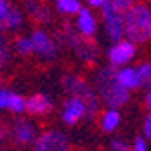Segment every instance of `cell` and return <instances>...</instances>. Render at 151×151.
Here are the masks:
<instances>
[{
    "label": "cell",
    "mask_w": 151,
    "mask_h": 151,
    "mask_svg": "<svg viewBox=\"0 0 151 151\" xmlns=\"http://www.w3.org/2000/svg\"><path fill=\"white\" fill-rule=\"evenodd\" d=\"M142 135H144L147 140H151V113L146 115L144 122H142Z\"/></svg>",
    "instance_id": "d4e9b609"
},
{
    "label": "cell",
    "mask_w": 151,
    "mask_h": 151,
    "mask_svg": "<svg viewBox=\"0 0 151 151\" xmlns=\"http://www.w3.org/2000/svg\"><path fill=\"white\" fill-rule=\"evenodd\" d=\"M115 75H116L118 84H120L124 89H127L129 93L142 88V80H140V77H138L137 68H133V66L118 68V69H115Z\"/></svg>",
    "instance_id": "5bb4252c"
},
{
    "label": "cell",
    "mask_w": 151,
    "mask_h": 151,
    "mask_svg": "<svg viewBox=\"0 0 151 151\" xmlns=\"http://www.w3.org/2000/svg\"><path fill=\"white\" fill-rule=\"evenodd\" d=\"M73 18H75L73 26H75V29H77L82 37L95 38L96 31H99V18H96V15H95V11L91 7H88V6L82 7Z\"/></svg>",
    "instance_id": "8fae6325"
},
{
    "label": "cell",
    "mask_w": 151,
    "mask_h": 151,
    "mask_svg": "<svg viewBox=\"0 0 151 151\" xmlns=\"http://www.w3.org/2000/svg\"><path fill=\"white\" fill-rule=\"evenodd\" d=\"M126 38L135 42L137 46L151 40V4L135 2L124 13Z\"/></svg>",
    "instance_id": "7a4b0ae2"
},
{
    "label": "cell",
    "mask_w": 151,
    "mask_h": 151,
    "mask_svg": "<svg viewBox=\"0 0 151 151\" xmlns=\"http://www.w3.org/2000/svg\"><path fill=\"white\" fill-rule=\"evenodd\" d=\"M22 9H24L26 17H29L31 20H35V22L40 24V26L49 24L53 20V11L46 4V0H24Z\"/></svg>",
    "instance_id": "7c38bea8"
},
{
    "label": "cell",
    "mask_w": 151,
    "mask_h": 151,
    "mask_svg": "<svg viewBox=\"0 0 151 151\" xmlns=\"http://www.w3.org/2000/svg\"><path fill=\"white\" fill-rule=\"evenodd\" d=\"M31 42H33V55L42 62H55L60 55V42L44 27L31 29Z\"/></svg>",
    "instance_id": "8992f818"
},
{
    "label": "cell",
    "mask_w": 151,
    "mask_h": 151,
    "mask_svg": "<svg viewBox=\"0 0 151 151\" xmlns=\"http://www.w3.org/2000/svg\"><path fill=\"white\" fill-rule=\"evenodd\" d=\"M46 2H53V0H46Z\"/></svg>",
    "instance_id": "f546056e"
},
{
    "label": "cell",
    "mask_w": 151,
    "mask_h": 151,
    "mask_svg": "<svg viewBox=\"0 0 151 151\" xmlns=\"http://www.w3.org/2000/svg\"><path fill=\"white\" fill-rule=\"evenodd\" d=\"M93 86H95L96 93H99L100 102L106 104V107H118L120 109L122 106L129 102V91L118 84L115 68L111 66H106L96 71Z\"/></svg>",
    "instance_id": "6da1fadb"
},
{
    "label": "cell",
    "mask_w": 151,
    "mask_h": 151,
    "mask_svg": "<svg viewBox=\"0 0 151 151\" xmlns=\"http://www.w3.org/2000/svg\"><path fill=\"white\" fill-rule=\"evenodd\" d=\"M144 102H146V107H147V111L151 113V84L147 86V89H146V96H144Z\"/></svg>",
    "instance_id": "83f0119b"
},
{
    "label": "cell",
    "mask_w": 151,
    "mask_h": 151,
    "mask_svg": "<svg viewBox=\"0 0 151 151\" xmlns=\"http://www.w3.org/2000/svg\"><path fill=\"white\" fill-rule=\"evenodd\" d=\"M55 104H53V99L49 95L44 93H35L27 96V102H26V113L29 116H47Z\"/></svg>",
    "instance_id": "4fadbf2b"
},
{
    "label": "cell",
    "mask_w": 151,
    "mask_h": 151,
    "mask_svg": "<svg viewBox=\"0 0 151 151\" xmlns=\"http://www.w3.org/2000/svg\"><path fill=\"white\" fill-rule=\"evenodd\" d=\"M80 151H95V149H80Z\"/></svg>",
    "instance_id": "f1b7e54d"
},
{
    "label": "cell",
    "mask_w": 151,
    "mask_h": 151,
    "mask_svg": "<svg viewBox=\"0 0 151 151\" xmlns=\"http://www.w3.org/2000/svg\"><path fill=\"white\" fill-rule=\"evenodd\" d=\"M69 137L57 127L44 129L31 146V151H73Z\"/></svg>",
    "instance_id": "9c48e42d"
},
{
    "label": "cell",
    "mask_w": 151,
    "mask_h": 151,
    "mask_svg": "<svg viewBox=\"0 0 151 151\" xmlns=\"http://www.w3.org/2000/svg\"><path fill=\"white\" fill-rule=\"evenodd\" d=\"M62 42L66 44L71 53L77 57L82 64L86 66H93V64L99 60V46L93 42V38H86L82 37L73 24H66L62 27Z\"/></svg>",
    "instance_id": "3957f363"
},
{
    "label": "cell",
    "mask_w": 151,
    "mask_h": 151,
    "mask_svg": "<svg viewBox=\"0 0 151 151\" xmlns=\"http://www.w3.org/2000/svg\"><path fill=\"white\" fill-rule=\"evenodd\" d=\"M53 6L62 17H75L84 7L82 0H53Z\"/></svg>",
    "instance_id": "d6986e66"
},
{
    "label": "cell",
    "mask_w": 151,
    "mask_h": 151,
    "mask_svg": "<svg viewBox=\"0 0 151 151\" xmlns=\"http://www.w3.org/2000/svg\"><path fill=\"white\" fill-rule=\"evenodd\" d=\"M109 2H111L115 7H118L120 11H127V9L135 4V0H109Z\"/></svg>",
    "instance_id": "cb8c5ba5"
},
{
    "label": "cell",
    "mask_w": 151,
    "mask_h": 151,
    "mask_svg": "<svg viewBox=\"0 0 151 151\" xmlns=\"http://www.w3.org/2000/svg\"><path fill=\"white\" fill-rule=\"evenodd\" d=\"M11 93H13V89L6 88V86H0V113L9 109V100H11Z\"/></svg>",
    "instance_id": "44dd1931"
},
{
    "label": "cell",
    "mask_w": 151,
    "mask_h": 151,
    "mask_svg": "<svg viewBox=\"0 0 151 151\" xmlns=\"http://www.w3.org/2000/svg\"><path fill=\"white\" fill-rule=\"evenodd\" d=\"M135 57H137V44L129 38L111 42V46L107 47V64L115 69L129 66L135 60Z\"/></svg>",
    "instance_id": "30bf717a"
},
{
    "label": "cell",
    "mask_w": 151,
    "mask_h": 151,
    "mask_svg": "<svg viewBox=\"0 0 151 151\" xmlns=\"http://www.w3.org/2000/svg\"><path fill=\"white\" fill-rule=\"evenodd\" d=\"M26 24V13L24 9H20L17 6H11V9H9V13L4 20V26L2 29L6 31V33H17V31H20L24 27Z\"/></svg>",
    "instance_id": "2e32d148"
},
{
    "label": "cell",
    "mask_w": 151,
    "mask_h": 151,
    "mask_svg": "<svg viewBox=\"0 0 151 151\" xmlns=\"http://www.w3.org/2000/svg\"><path fill=\"white\" fill-rule=\"evenodd\" d=\"M13 46L7 38V33L0 29V71H6L13 62Z\"/></svg>",
    "instance_id": "e0dca14e"
},
{
    "label": "cell",
    "mask_w": 151,
    "mask_h": 151,
    "mask_svg": "<svg viewBox=\"0 0 151 151\" xmlns=\"http://www.w3.org/2000/svg\"><path fill=\"white\" fill-rule=\"evenodd\" d=\"M138 77L142 80V86H149L151 84V62H140L137 66Z\"/></svg>",
    "instance_id": "ffe728a7"
},
{
    "label": "cell",
    "mask_w": 151,
    "mask_h": 151,
    "mask_svg": "<svg viewBox=\"0 0 151 151\" xmlns=\"http://www.w3.org/2000/svg\"><path fill=\"white\" fill-rule=\"evenodd\" d=\"M7 137H9V127L4 122H0V144H2Z\"/></svg>",
    "instance_id": "4316f807"
},
{
    "label": "cell",
    "mask_w": 151,
    "mask_h": 151,
    "mask_svg": "<svg viewBox=\"0 0 151 151\" xmlns=\"http://www.w3.org/2000/svg\"><path fill=\"white\" fill-rule=\"evenodd\" d=\"M13 46V53L22 58H27V57H33V42H31V37L29 35H18L15 37V40L11 42Z\"/></svg>",
    "instance_id": "ac0fdd59"
},
{
    "label": "cell",
    "mask_w": 151,
    "mask_h": 151,
    "mask_svg": "<svg viewBox=\"0 0 151 151\" xmlns=\"http://www.w3.org/2000/svg\"><path fill=\"white\" fill-rule=\"evenodd\" d=\"M60 120L64 126H78L84 120H91V118L96 116V113L89 107V104L82 100L80 96H75V95H68L64 99L62 106H60Z\"/></svg>",
    "instance_id": "277c9868"
},
{
    "label": "cell",
    "mask_w": 151,
    "mask_h": 151,
    "mask_svg": "<svg viewBox=\"0 0 151 151\" xmlns=\"http://www.w3.org/2000/svg\"><path fill=\"white\" fill-rule=\"evenodd\" d=\"M62 88H64V91H66L68 95L80 96L82 100H86V102L89 104V107H91L95 113H99L100 104H102L100 99H99V93H96L95 86L89 84L86 78H82L80 75H75V73L64 75V78H62Z\"/></svg>",
    "instance_id": "5b68a950"
},
{
    "label": "cell",
    "mask_w": 151,
    "mask_h": 151,
    "mask_svg": "<svg viewBox=\"0 0 151 151\" xmlns=\"http://www.w3.org/2000/svg\"><path fill=\"white\" fill-rule=\"evenodd\" d=\"M149 140L142 135V137H137L133 140V144H131V151H149V146H147Z\"/></svg>",
    "instance_id": "7402d4cb"
},
{
    "label": "cell",
    "mask_w": 151,
    "mask_h": 151,
    "mask_svg": "<svg viewBox=\"0 0 151 151\" xmlns=\"http://www.w3.org/2000/svg\"><path fill=\"white\" fill-rule=\"evenodd\" d=\"M7 127H9V138L20 147L33 146L37 137L40 135L37 122L31 120L29 116H22V115H17V118L11 120V124Z\"/></svg>",
    "instance_id": "ba28073f"
},
{
    "label": "cell",
    "mask_w": 151,
    "mask_h": 151,
    "mask_svg": "<svg viewBox=\"0 0 151 151\" xmlns=\"http://www.w3.org/2000/svg\"><path fill=\"white\" fill-rule=\"evenodd\" d=\"M109 149L111 151H131V146L122 138H113L111 144H109Z\"/></svg>",
    "instance_id": "603a6c76"
},
{
    "label": "cell",
    "mask_w": 151,
    "mask_h": 151,
    "mask_svg": "<svg viewBox=\"0 0 151 151\" xmlns=\"http://www.w3.org/2000/svg\"><path fill=\"white\" fill-rule=\"evenodd\" d=\"M99 122L104 133H115L122 124V115L118 111V107H106L99 115Z\"/></svg>",
    "instance_id": "9a60e30c"
},
{
    "label": "cell",
    "mask_w": 151,
    "mask_h": 151,
    "mask_svg": "<svg viewBox=\"0 0 151 151\" xmlns=\"http://www.w3.org/2000/svg\"><path fill=\"white\" fill-rule=\"evenodd\" d=\"M124 13L118 7H115L111 2H107L100 9V17H102V27H104V35L109 42H116L120 38H126V22H124Z\"/></svg>",
    "instance_id": "52a82bcc"
},
{
    "label": "cell",
    "mask_w": 151,
    "mask_h": 151,
    "mask_svg": "<svg viewBox=\"0 0 151 151\" xmlns=\"http://www.w3.org/2000/svg\"><path fill=\"white\" fill-rule=\"evenodd\" d=\"M84 2H86V6L91 7V9H102L109 0H84Z\"/></svg>",
    "instance_id": "484cf974"
}]
</instances>
